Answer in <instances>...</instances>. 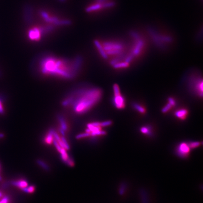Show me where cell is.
Instances as JSON below:
<instances>
[{"label":"cell","mask_w":203,"mask_h":203,"mask_svg":"<svg viewBox=\"0 0 203 203\" xmlns=\"http://www.w3.org/2000/svg\"><path fill=\"white\" fill-rule=\"evenodd\" d=\"M82 62V58L80 56L76 57L72 62L68 59H58L49 57L42 59L40 65L43 74L72 79L78 74Z\"/></svg>","instance_id":"1"},{"label":"cell","mask_w":203,"mask_h":203,"mask_svg":"<svg viewBox=\"0 0 203 203\" xmlns=\"http://www.w3.org/2000/svg\"><path fill=\"white\" fill-rule=\"evenodd\" d=\"M74 100L71 105L75 113L87 112L99 102L102 96V91L97 88H83L76 90L71 94Z\"/></svg>","instance_id":"2"},{"label":"cell","mask_w":203,"mask_h":203,"mask_svg":"<svg viewBox=\"0 0 203 203\" xmlns=\"http://www.w3.org/2000/svg\"><path fill=\"white\" fill-rule=\"evenodd\" d=\"M132 37L136 41V43L135 46L134 47V49L133 50L132 55L134 57L138 56L141 53V51L143 49V47L144 46V41L140 36L138 33L136 32H132L130 33Z\"/></svg>","instance_id":"3"},{"label":"cell","mask_w":203,"mask_h":203,"mask_svg":"<svg viewBox=\"0 0 203 203\" xmlns=\"http://www.w3.org/2000/svg\"><path fill=\"white\" fill-rule=\"evenodd\" d=\"M24 19L27 24L32 23L33 20V8L30 4H26L24 7Z\"/></svg>","instance_id":"4"},{"label":"cell","mask_w":203,"mask_h":203,"mask_svg":"<svg viewBox=\"0 0 203 203\" xmlns=\"http://www.w3.org/2000/svg\"><path fill=\"white\" fill-rule=\"evenodd\" d=\"M104 50L105 52L112 49L122 50L123 45L120 42H106L102 45Z\"/></svg>","instance_id":"5"},{"label":"cell","mask_w":203,"mask_h":203,"mask_svg":"<svg viewBox=\"0 0 203 203\" xmlns=\"http://www.w3.org/2000/svg\"><path fill=\"white\" fill-rule=\"evenodd\" d=\"M150 32L152 35V38L153 39L154 41L159 45V44L161 45L160 42V41L169 43L172 42L173 40L172 37L169 36L157 35V33L154 32V31H150Z\"/></svg>","instance_id":"6"},{"label":"cell","mask_w":203,"mask_h":203,"mask_svg":"<svg viewBox=\"0 0 203 203\" xmlns=\"http://www.w3.org/2000/svg\"><path fill=\"white\" fill-rule=\"evenodd\" d=\"M112 101L114 105L117 108L121 109L124 108L125 105V98L121 95H114Z\"/></svg>","instance_id":"7"},{"label":"cell","mask_w":203,"mask_h":203,"mask_svg":"<svg viewBox=\"0 0 203 203\" xmlns=\"http://www.w3.org/2000/svg\"><path fill=\"white\" fill-rule=\"evenodd\" d=\"M28 36L30 40L37 41L41 39L42 35L39 29L38 28L35 27L29 31Z\"/></svg>","instance_id":"8"},{"label":"cell","mask_w":203,"mask_h":203,"mask_svg":"<svg viewBox=\"0 0 203 203\" xmlns=\"http://www.w3.org/2000/svg\"><path fill=\"white\" fill-rule=\"evenodd\" d=\"M190 148L187 143H182L178 149V153L181 157H187L189 153Z\"/></svg>","instance_id":"9"},{"label":"cell","mask_w":203,"mask_h":203,"mask_svg":"<svg viewBox=\"0 0 203 203\" xmlns=\"http://www.w3.org/2000/svg\"><path fill=\"white\" fill-rule=\"evenodd\" d=\"M59 152L61 154V159L63 160V161L65 162L67 165H68L69 166H74V162L72 160V159L68 156L65 149L62 148Z\"/></svg>","instance_id":"10"},{"label":"cell","mask_w":203,"mask_h":203,"mask_svg":"<svg viewBox=\"0 0 203 203\" xmlns=\"http://www.w3.org/2000/svg\"><path fill=\"white\" fill-rule=\"evenodd\" d=\"M94 44H95V47H97V49L99 51V53L102 57V58H104V59H107L108 58V55H107L106 52L104 50L103 47L102 46V45L101 44V43L98 40H95L94 41Z\"/></svg>","instance_id":"11"},{"label":"cell","mask_w":203,"mask_h":203,"mask_svg":"<svg viewBox=\"0 0 203 203\" xmlns=\"http://www.w3.org/2000/svg\"><path fill=\"white\" fill-rule=\"evenodd\" d=\"M187 114H188V111L184 109L179 110L175 112V115L176 116V117L181 120L185 119L186 117Z\"/></svg>","instance_id":"12"},{"label":"cell","mask_w":203,"mask_h":203,"mask_svg":"<svg viewBox=\"0 0 203 203\" xmlns=\"http://www.w3.org/2000/svg\"><path fill=\"white\" fill-rule=\"evenodd\" d=\"M12 185H14L16 187H18L20 189H23L25 187H27V182L25 180H20L18 181H12Z\"/></svg>","instance_id":"13"},{"label":"cell","mask_w":203,"mask_h":203,"mask_svg":"<svg viewBox=\"0 0 203 203\" xmlns=\"http://www.w3.org/2000/svg\"><path fill=\"white\" fill-rule=\"evenodd\" d=\"M101 9H102L101 5L99 4V3H96L95 4L92 5L91 6L86 8L85 10L87 12L89 13V12H91L99 10Z\"/></svg>","instance_id":"14"},{"label":"cell","mask_w":203,"mask_h":203,"mask_svg":"<svg viewBox=\"0 0 203 203\" xmlns=\"http://www.w3.org/2000/svg\"><path fill=\"white\" fill-rule=\"evenodd\" d=\"M54 28V26L52 25H49L46 26L45 27H41L39 28L40 31V32L41 33V35H45V34H47L49 32H51L52 31H53V29Z\"/></svg>","instance_id":"15"},{"label":"cell","mask_w":203,"mask_h":203,"mask_svg":"<svg viewBox=\"0 0 203 203\" xmlns=\"http://www.w3.org/2000/svg\"><path fill=\"white\" fill-rule=\"evenodd\" d=\"M58 120L59 122H60V125H61V128L63 130H64L65 131H67V124H66V122L65 121V119H64V118H63V117L61 115H60L58 116Z\"/></svg>","instance_id":"16"},{"label":"cell","mask_w":203,"mask_h":203,"mask_svg":"<svg viewBox=\"0 0 203 203\" xmlns=\"http://www.w3.org/2000/svg\"><path fill=\"white\" fill-rule=\"evenodd\" d=\"M55 131L53 129H51L49 131V134L47 135L45 142L48 144H50L53 142L54 136H53V133Z\"/></svg>","instance_id":"17"},{"label":"cell","mask_w":203,"mask_h":203,"mask_svg":"<svg viewBox=\"0 0 203 203\" xmlns=\"http://www.w3.org/2000/svg\"><path fill=\"white\" fill-rule=\"evenodd\" d=\"M129 66V64L125 62H119L115 65H113V67L115 69H120V68H125L127 67H128Z\"/></svg>","instance_id":"18"},{"label":"cell","mask_w":203,"mask_h":203,"mask_svg":"<svg viewBox=\"0 0 203 203\" xmlns=\"http://www.w3.org/2000/svg\"><path fill=\"white\" fill-rule=\"evenodd\" d=\"M72 24V22L70 21V20H61L59 19L58 21H57L55 25H70Z\"/></svg>","instance_id":"19"},{"label":"cell","mask_w":203,"mask_h":203,"mask_svg":"<svg viewBox=\"0 0 203 203\" xmlns=\"http://www.w3.org/2000/svg\"><path fill=\"white\" fill-rule=\"evenodd\" d=\"M133 106L134 107V108L136 109V110L139 111V112L141 113H144L145 112V108L143 106H141V105L139 104H138L134 103L133 104Z\"/></svg>","instance_id":"20"},{"label":"cell","mask_w":203,"mask_h":203,"mask_svg":"<svg viewBox=\"0 0 203 203\" xmlns=\"http://www.w3.org/2000/svg\"><path fill=\"white\" fill-rule=\"evenodd\" d=\"M59 19H58L57 17L56 16H49L48 18L45 19L44 20L46 21L47 23H49L52 24L53 25H55V23L58 21Z\"/></svg>","instance_id":"21"},{"label":"cell","mask_w":203,"mask_h":203,"mask_svg":"<svg viewBox=\"0 0 203 203\" xmlns=\"http://www.w3.org/2000/svg\"><path fill=\"white\" fill-rule=\"evenodd\" d=\"M107 55H120L122 53V50L120 49H112L111 50L107 51L106 52Z\"/></svg>","instance_id":"22"},{"label":"cell","mask_w":203,"mask_h":203,"mask_svg":"<svg viewBox=\"0 0 203 203\" xmlns=\"http://www.w3.org/2000/svg\"><path fill=\"white\" fill-rule=\"evenodd\" d=\"M37 162L39 166H41L42 167L45 169V170H46V171H49V167L48 166V165L46 163L44 162V161H43L42 160L38 159V160H37Z\"/></svg>","instance_id":"23"},{"label":"cell","mask_w":203,"mask_h":203,"mask_svg":"<svg viewBox=\"0 0 203 203\" xmlns=\"http://www.w3.org/2000/svg\"><path fill=\"white\" fill-rule=\"evenodd\" d=\"M106 134V132L104 131H102L101 130L97 131L92 132L90 133V136H100V135H105Z\"/></svg>","instance_id":"24"},{"label":"cell","mask_w":203,"mask_h":203,"mask_svg":"<svg viewBox=\"0 0 203 203\" xmlns=\"http://www.w3.org/2000/svg\"><path fill=\"white\" fill-rule=\"evenodd\" d=\"M113 91H114V95H120V89L119 86L115 84L113 86Z\"/></svg>","instance_id":"25"},{"label":"cell","mask_w":203,"mask_h":203,"mask_svg":"<svg viewBox=\"0 0 203 203\" xmlns=\"http://www.w3.org/2000/svg\"><path fill=\"white\" fill-rule=\"evenodd\" d=\"M35 187L33 186H30L29 187H25L22 189V190L26 193H32L35 191Z\"/></svg>","instance_id":"26"},{"label":"cell","mask_w":203,"mask_h":203,"mask_svg":"<svg viewBox=\"0 0 203 203\" xmlns=\"http://www.w3.org/2000/svg\"><path fill=\"white\" fill-rule=\"evenodd\" d=\"M61 140L62 141L63 144H64V145L65 149L66 150H69L70 149L69 145V144L67 143V141H66V140L65 139V137H62L61 138Z\"/></svg>","instance_id":"27"},{"label":"cell","mask_w":203,"mask_h":203,"mask_svg":"<svg viewBox=\"0 0 203 203\" xmlns=\"http://www.w3.org/2000/svg\"><path fill=\"white\" fill-rule=\"evenodd\" d=\"M90 136V133H82V134H78L76 136V138L77 139H80L84 137H86L88 136Z\"/></svg>","instance_id":"28"},{"label":"cell","mask_w":203,"mask_h":203,"mask_svg":"<svg viewBox=\"0 0 203 203\" xmlns=\"http://www.w3.org/2000/svg\"><path fill=\"white\" fill-rule=\"evenodd\" d=\"M172 106L171 105V104H169V103H168L166 106L162 108V112L163 113H166V112H167L169 110H170V109L172 108Z\"/></svg>","instance_id":"29"},{"label":"cell","mask_w":203,"mask_h":203,"mask_svg":"<svg viewBox=\"0 0 203 203\" xmlns=\"http://www.w3.org/2000/svg\"><path fill=\"white\" fill-rule=\"evenodd\" d=\"M39 13L40 15L42 16V18L43 19H44V20L47 19V18H48L49 16V14H48V13L46 12H45L44 10H41L40 12Z\"/></svg>","instance_id":"30"},{"label":"cell","mask_w":203,"mask_h":203,"mask_svg":"<svg viewBox=\"0 0 203 203\" xmlns=\"http://www.w3.org/2000/svg\"><path fill=\"white\" fill-rule=\"evenodd\" d=\"M141 131L143 134H150V129L148 127H143L141 129Z\"/></svg>","instance_id":"31"},{"label":"cell","mask_w":203,"mask_h":203,"mask_svg":"<svg viewBox=\"0 0 203 203\" xmlns=\"http://www.w3.org/2000/svg\"><path fill=\"white\" fill-rule=\"evenodd\" d=\"M112 123V122L111 121L109 120V121H104L103 122L100 123V126L101 127H107V126H109L111 125Z\"/></svg>","instance_id":"32"},{"label":"cell","mask_w":203,"mask_h":203,"mask_svg":"<svg viewBox=\"0 0 203 203\" xmlns=\"http://www.w3.org/2000/svg\"><path fill=\"white\" fill-rule=\"evenodd\" d=\"M53 143H54V145L55 146V148H57V150H58L59 152H60V151L61 150L62 148L61 147V146L59 145V144L58 143V142L57 141V140H56L54 138L53 139Z\"/></svg>","instance_id":"33"},{"label":"cell","mask_w":203,"mask_h":203,"mask_svg":"<svg viewBox=\"0 0 203 203\" xmlns=\"http://www.w3.org/2000/svg\"><path fill=\"white\" fill-rule=\"evenodd\" d=\"M134 57V56L132 55V54L130 55H128V56H127V58H126V59H125V62L127 63H128V64H129V63L131 62L132 61Z\"/></svg>","instance_id":"34"},{"label":"cell","mask_w":203,"mask_h":203,"mask_svg":"<svg viewBox=\"0 0 203 203\" xmlns=\"http://www.w3.org/2000/svg\"><path fill=\"white\" fill-rule=\"evenodd\" d=\"M200 145V143L199 142H194V143H191L189 144V148H195L198 147V146Z\"/></svg>","instance_id":"35"},{"label":"cell","mask_w":203,"mask_h":203,"mask_svg":"<svg viewBox=\"0 0 203 203\" xmlns=\"http://www.w3.org/2000/svg\"><path fill=\"white\" fill-rule=\"evenodd\" d=\"M97 3H99L101 5L102 7V9H103V6L105 3H106L107 2H111V1H108V0H97Z\"/></svg>","instance_id":"36"},{"label":"cell","mask_w":203,"mask_h":203,"mask_svg":"<svg viewBox=\"0 0 203 203\" xmlns=\"http://www.w3.org/2000/svg\"><path fill=\"white\" fill-rule=\"evenodd\" d=\"M9 196H5L0 200V203H9Z\"/></svg>","instance_id":"37"},{"label":"cell","mask_w":203,"mask_h":203,"mask_svg":"<svg viewBox=\"0 0 203 203\" xmlns=\"http://www.w3.org/2000/svg\"><path fill=\"white\" fill-rule=\"evenodd\" d=\"M168 100L169 103L172 106H173L176 105V102L173 98L169 97Z\"/></svg>","instance_id":"38"},{"label":"cell","mask_w":203,"mask_h":203,"mask_svg":"<svg viewBox=\"0 0 203 203\" xmlns=\"http://www.w3.org/2000/svg\"><path fill=\"white\" fill-rule=\"evenodd\" d=\"M119 62V60L118 59H113V60H111L110 62V64L111 65H115L116 64L118 63Z\"/></svg>","instance_id":"39"},{"label":"cell","mask_w":203,"mask_h":203,"mask_svg":"<svg viewBox=\"0 0 203 203\" xmlns=\"http://www.w3.org/2000/svg\"><path fill=\"white\" fill-rule=\"evenodd\" d=\"M60 132H61V134H62L63 136H65V131L64 130H63L61 128H60Z\"/></svg>","instance_id":"40"},{"label":"cell","mask_w":203,"mask_h":203,"mask_svg":"<svg viewBox=\"0 0 203 203\" xmlns=\"http://www.w3.org/2000/svg\"><path fill=\"white\" fill-rule=\"evenodd\" d=\"M4 137V134L2 133H0V139L3 138Z\"/></svg>","instance_id":"41"},{"label":"cell","mask_w":203,"mask_h":203,"mask_svg":"<svg viewBox=\"0 0 203 203\" xmlns=\"http://www.w3.org/2000/svg\"><path fill=\"white\" fill-rule=\"evenodd\" d=\"M59 2H64L66 1V0H58Z\"/></svg>","instance_id":"42"},{"label":"cell","mask_w":203,"mask_h":203,"mask_svg":"<svg viewBox=\"0 0 203 203\" xmlns=\"http://www.w3.org/2000/svg\"><path fill=\"white\" fill-rule=\"evenodd\" d=\"M2 196V192L0 191V198H1V197Z\"/></svg>","instance_id":"43"},{"label":"cell","mask_w":203,"mask_h":203,"mask_svg":"<svg viewBox=\"0 0 203 203\" xmlns=\"http://www.w3.org/2000/svg\"><path fill=\"white\" fill-rule=\"evenodd\" d=\"M2 180V178L1 176V175H0V181H1Z\"/></svg>","instance_id":"44"},{"label":"cell","mask_w":203,"mask_h":203,"mask_svg":"<svg viewBox=\"0 0 203 203\" xmlns=\"http://www.w3.org/2000/svg\"><path fill=\"white\" fill-rule=\"evenodd\" d=\"M1 72H0V76H1Z\"/></svg>","instance_id":"45"}]
</instances>
